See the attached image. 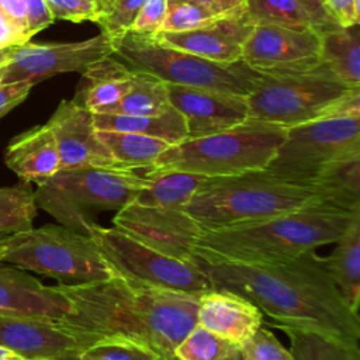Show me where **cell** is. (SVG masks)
<instances>
[{"instance_id": "cell-55", "label": "cell", "mask_w": 360, "mask_h": 360, "mask_svg": "<svg viewBox=\"0 0 360 360\" xmlns=\"http://www.w3.org/2000/svg\"><path fill=\"white\" fill-rule=\"evenodd\" d=\"M110 1H111V0H107V6H108V3H110Z\"/></svg>"}, {"instance_id": "cell-17", "label": "cell", "mask_w": 360, "mask_h": 360, "mask_svg": "<svg viewBox=\"0 0 360 360\" xmlns=\"http://www.w3.org/2000/svg\"><path fill=\"white\" fill-rule=\"evenodd\" d=\"M169 100L184 118L187 138L204 136L233 128L248 120V101L214 90L167 84Z\"/></svg>"}, {"instance_id": "cell-18", "label": "cell", "mask_w": 360, "mask_h": 360, "mask_svg": "<svg viewBox=\"0 0 360 360\" xmlns=\"http://www.w3.org/2000/svg\"><path fill=\"white\" fill-rule=\"evenodd\" d=\"M70 312V301L58 285H45L15 266H0V315L60 321Z\"/></svg>"}, {"instance_id": "cell-6", "label": "cell", "mask_w": 360, "mask_h": 360, "mask_svg": "<svg viewBox=\"0 0 360 360\" xmlns=\"http://www.w3.org/2000/svg\"><path fill=\"white\" fill-rule=\"evenodd\" d=\"M285 129L281 125L248 118L233 128L186 138L167 146L152 167L143 172L181 170L218 177L266 169L281 145Z\"/></svg>"}, {"instance_id": "cell-14", "label": "cell", "mask_w": 360, "mask_h": 360, "mask_svg": "<svg viewBox=\"0 0 360 360\" xmlns=\"http://www.w3.org/2000/svg\"><path fill=\"white\" fill-rule=\"evenodd\" d=\"M321 34L316 30H294L255 24L242 48V62L257 72L305 70L319 66Z\"/></svg>"}, {"instance_id": "cell-21", "label": "cell", "mask_w": 360, "mask_h": 360, "mask_svg": "<svg viewBox=\"0 0 360 360\" xmlns=\"http://www.w3.org/2000/svg\"><path fill=\"white\" fill-rule=\"evenodd\" d=\"M4 163L21 181L39 184L60 169L58 146L46 124L13 138L4 152Z\"/></svg>"}, {"instance_id": "cell-32", "label": "cell", "mask_w": 360, "mask_h": 360, "mask_svg": "<svg viewBox=\"0 0 360 360\" xmlns=\"http://www.w3.org/2000/svg\"><path fill=\"white\" fill-rule=\"evenodd\" d=\"M248 18L255 24L315 30L298 0H248Z\"/></svg>"}, {"instance_id": "cell-19", "label": "cell", "mask_w": 360, "mask_h": 360, "mask_svg": "<svg viewBox=\"0 0 360 360\" xmlns=\"http://www.w3.org/2000/svg\"><path fill=\"white\" fill-rule=\"evenodd\" d=\"M197 323L240 347L263 325V312L240 294L211 288L198 295Z\"/></svg>"}, {"instance_id": "cell-43", "label": "cell", "mask_w": 360, "mask_h": 360, "mask_svg": "<svg viewBox=\"0 0 360 360\" xmlns=\"http://www.w3.org/2000/svg\"><path fill=\"white\" fill-rule=\"evenodd\" d=\"M301 7L308 14L314 28L321 34L329 30L339 28L336 21L329 15L323 0H298Z\"/></svg>"}, {"instance_id": "cell-15", "label": "cell", "mask_w": 360, "mask_h": 360, "mask_svg": "<svg viewBox=\"0 0 360 360\" xmlns=\"http://www.w3.org/2000/svg\"><path fill=\"white\" fill-rule=\"evenodd\" d=\"M94 342L59 319L0 315V345L27 360H72Z\"/></svg>"}, {"instance_id": "cell-7", "label": "cell", "mask_w": 360, "mask_h": 360, "mask_svg": "<svg viewBox=\"0 0 360 360\" xmlns=\"http://www.w3.org/2000/svg\"><path fill=\"white\" fill-rule=\"evenodd\" d=\"M146 184L138 170L108 167L60 169L34 191L37 208L51 214L60 225L89 235L104 211H118Z\"/></svg>"}, {"instance_id": "cell-11", "label": "cell", "mask_w": 360, "mask_h": 360, "mask_svg": "<svg viewBox=\"0 0 360 360\" xmlns=\"http://www.w3.org/2000/svg\"><path fill=\"white\" fill-rule=\"evenodd\" d=\"M89 236L94 240L114 277L128 283L201 294L212 288L200 263L167 256L118 228L94 224Z\"/></svg>"}, {"instance_id": "cell-38", "label": "cell", "mask_w": 360, "mask_h": 360, "mask_svg": "<svg viewBox=\"0 0 360 360\" xmlns=\"http://www.w3.org/2000/svg\"><path fill=\"white\" fill-rule=\"evenodd\" d=\"M53 20H68L72 22L93 21L100 15V8L90 0H45Z\"/></svg>"}, {"instance_id": "cell-3", "label": "cell", "mask_w": 360, "mask_h": 360, "mask_svg": "<svg viewBox=\"0 0 360 360\" xmlns=\"http://www.w3.org/2000/svg\"><path fill=\"white\" fill-rule=\"evenodd\" d=\"M360 211L321 201L266 219L201 233L193 253L200 263L269 264L338 242Z\"/></svg>"}, {"instance_id": "cell-16", "label": "cell", "mask_w": 360, "mask_h": 360, "mask_svg": "<svg viewBox=\"0 0 360 360\" xmlns=\"http://www.w3.org/2000/svg\"><path fill=\"white\" fill-rule=\"evenodd\" d=\"M46 125L52 131L58 146L60 169H121L100 141L93 112L76 98L62 100Z\"/></svg>"}, {"instance_id": "cell-40", "label": "cell", "mask_w": 360, "mask_h": 360, "mask_svg": "<svg viewBox=\"0 0 360 360\" xmlns=\"http://www.w3.org/2000/svg\"><path fill=\"white\" fill-rule=\"evenodd\" d=\"M329 15L342 28L356 27L360 21L359 0H323Z\"/></svg>"}, {"instance_id": "cell-13", "label": "cell", "mask_w": 360, "mask_h": 360, "mask_svg": "<svg viewBox=\"0 0 360 360\" xmlns=\"http://www.w3.org/2000/svg\"><path fill=\"white\" fill-rule=\"evenodd\" d=\"M112 224L167 256L200 263L193 245L201 232L183 208L148 207L131 201L117 211Z\"/></svg>"}, {"instance_id": "cell-2", "label": "cell", "mask_w": 360, "mask_h": 360, "mask_svg": "<svg viewBox=\"0 0 360 360\" xmlns=\"http://www.w3.org/2000/svg\"><path fill=\"white\" fill-rule=\"evenodd\" d=\"M58 288L72 305L70 315L60 321L96 340L127 339L158 356H170L197 323L200 294L138 285L120 277Z\"/></svg>"}, {"instance_id": "cell-41", "label": "cell", "mask_w": 360, "mask_h": 360, "mask_svg": "<svg viewBox=\"0 0 360 360\" xmlns=\"http://www.w3.org/2000/svg\"><path fill=\"white\" fill-rule=\"evenodd\" d=\"M24 3L27 27L31 37L49 27L55 21L45 0H24Z\"/></svg>"}, {"instance_id": "cell-36", "label": "cell", "mask_w": 360, "mask_h": 360, "mask_svg": "<svg viewBox=\"0 0 360 360\" xmlns=\"http://www.w3.org/2000/svg\"><path fill=\"white\" fill-rule=\"evenodd\" d=\"M145 1L146 0H111L96 20L101 34L114 45L129 31Z\"/></svg>"}, {"instance_id": "cell-48", "label": "cell", "mask_w": 360, "mask_h": 360, "mask_svg": "<svg viewBox=\"0 0 360 360\" xmlns=\"http://www.w3.org/2000/svg\"><path fill=\"white\" fill-rule=\"evenodd\" d=\"M225 360H242V356H240V350H239V347H235V349L229 353V356H228Z\"/></svg>"}, {"instance_id": "cell-51", "label": "cell", "mask_w": 360, "mask_h": 360, "mask_svg": "<svg viewBox=\"0 0 360 360\" xmlns=\"http://www.w3.org/2000/svg\"><path fill=\"white\" fill-rule=\"evenodd\" d=\"M91 3H94L98 8H100V14L105 10V7H107V0H90Z\"/></svg>"}, {"instance_id": "cell-37", "label": "cell", "mask_w": 360, "mask_h": 360, "mask_svg": "<svg viewBox=\"0 0 360 360\" xmlns=\"http://www.w3.org/2000/svg\"><path fill=\"white\" fill-rule=\"evenodd\" d=\"M242 360H295L277 336L260 326L256 333L240 347Z\"/></svg>"}, {"instance_id": "cell-29", "label": "cell", "mask_w": 360, "mask_h": 360, "mask_svg": "<svg viewBox=\"0 0 360 360\" xmlns=\"http://www.w3.org/2000/svg\"><path fill=\"white\" fill-rule=\"evenodd\" d=\"M170 108L173 105L169 100L167 83L153 75L134 70L131 89L108 114L160 115Z\"/></svg>"}, {"instance_id": "cell-8", "label": "cell", "mask_w": 360, "mask_h": 360, "mask_svg": "<svg viewBox=\"0 0 360 360\" xmlns=\"http://www.w3.org/2000/svg\"><path fill=\"white\" fill-rule=\"evenodd\" d=\"M128 68L153 75L167 84L248 97L260 72L245 62L219 63L167 46L155 35L128 31L114 44V55Z\"/></svg>"}, {"instance_id": "cell-31", "label": "cell", "mask_w": 360, "mask_h": 360, "mask_svg": "<svg viewBox=\"0 0 360 360\" xmlns=\"http://www.w3.org/2000/svg\"><path fill=\"white\" fill-rule=\"evenodd\" d=\"M34 190L30 183L0 187V235H13L32 228L37 217Z\"/></svg>"}, {"instance_id": "cell-52", "label": "cell", "mask_w": 360, "mask_h": 360, "mask_svg": "<svg viewBox=\"0 0 360 360\" xmlns=\"http://www.w3.org/2000/svg\"><path fill=\"white\" fill-rule=\"evenodd\" d=\"M156 360H177V359L173 354H170V356L169 354H163V356H158Z\"/></svg>"}, {"instance_id": "cell-49", "label": "cell", "mask_w": 360, "mask_h": 360, "mask_svg": "<svg viewBox=\"0 0 360 360\" xmlns=\"http://www.w3.org/2000/svg\"><path fill=\"white\" fill-rule=\"evenodd\" d=\"M10 49H11V48H10ZM10 49H0V66L7 62L8 55H10Z\"/></svg>"}, {"instance_id": "cell-42", "label": "cell", "mask_w": 360, "mask_h": 360, "mask_svg": "<svg viewBox=\"0 0 360 360\" xmlns=\"http://www.w3.org/2000/svg\"><path fill=\"white\" fill-rule=\"evenodd\" d=\"M32 84L27 82L0 84V118L22 103L30 94Z\"/></svg>"}, {"instance_id": "cell-35", "label": "cell", "mask_w": 360, "mask_h": 360, "mask_svg": "<svg viewBox=\"0 0 360 360\" xmlns=\"http://www.w3.org/2000/svg\"><path fill=\"white\" fill-rule=\"evenodd\" d=\"M158 354L141 343L120 339L103 338L87 346L72 360H156Z\"/></svg>"}, {"instance_id": "cell-45", "label": "cell", "mask_w": 360, "mask_h": 360, "mask_svg": "<svg viewBox=\"0 0 360 360\" xmlns=\"http://www.w3.org/2000/svg\"><path fill=\"white\" fill-rule=\"evenodd\" d=\"M210 10L217 18L248 17V0H210Z\"/></svg>"}, {"instance_id": "cell-54", "label": "cell", "mask_w": 360, "mask_h": 360, "mask_svg": "<svg viewBox=\"0 0 360 360\" xmlns=\"http://www.w3.org/2000/svg\"><path fill=\"white\" fill-rule=\"evenodd\" d=\"M31 360H55V359H31Z\"/></svg>"}, {"instance_id": "cell-30", "label": "cell", "mask_w": 360, "mask_h": 360, "mask_svg": "<svg viewBox=\"0 0 360 360\" xmlns=\"http://www.w3.org/2000/svg\"><path fill=\"white\" fill-rule=\"evenodd\" d=\"M290 340L295 360H360V347L345 345L318 332L292 326H277Z\"/></svg>"}, {"instance_id": "cell-12", "label": "cell", "mask_w": 360, "mask_h": 360, "mask_svg": "<svg viewBox=\"0 0 360 360\" xmlns=\"http://www.w3.org/2000/svg\"><path fill=\"white\" fill-rule=\"evenodd\" d=\"M111 55L114 45L103 34L77 42H25L10 49L7 62L1 65L0 84L27 82L34 86L58 73H83L94 62Z\"/></svg>"}, {"instance_id": "cell-10", "label": "cell", "mask_w": 360, "mask_h": 360, "mask_svg": "<svg viewBox=\"0 0 360 360\" xmlns=\"http://www.w3.org/2000/svg\"><path fill=\"white\" fill-rule=\"evenodd\" d=\"M356 156H360V117H328L288 127L266 170L311 187L325 170Z\"/></svg>"}, {"instance_id": "cell-22", "label": "cell", "mask_w": 360, "mask_h": 360, "mask_svg": "<svg viewBox=\"0 0 360 360\" xmlns=\"http://www.w3.org/2000/svg\"><path fill=\"white\" fill-rule=\"evenodd\" d=\"M89 80L80 101L93 114H108L128 93L134 80V70L121 60L105 56L83 72Z\"/></svg>"}, {"instance_id": "cell-23", "label": "cell", "mask_w": 360, "mask_h": 360, "mask_svg": "<svg viewBox=\"0 0 360 360\" xmlns=\"http://www.w3.org/2000/svg\"><path fill=\"white\" fill-rule=\"evenodd\" d=\"M93 121L97 131L142 134L163 139L170 145L187 138L186 121L176 108H170L160 115L93 114Z\"/></svg>"}, {"instance_id": "cell-56", "label": "cell", "mask_w": 360, "mask_h": 360, "mask_svg": "<svg viewBox=\"0 0 360 360\" xmlns=\"http://www.w3.org/2000/svg\"><path fill=\"white\" fill-rule=\"evenodd\" d=\"M0 76H1V66H0Z\"/></svg>"}, {"instance_id": "cell-53", "label": "cell", "mask_w": 360, "mask_h": 360, "mask_svg": "<svg viewBox=\"0 0 360 360\" xmlns=\"http://www.w3.org/2000/svg\"><path fill=\"white\" fill-rule=\"evenodd\" d=\"M195 1H198V3L205 4V6H208V7H210V0H195Z\"/></svg>"}, {"instance_id": "cell-27", "label": "cell", "mask_w": 360, "mask_h": 360, "mask_svg": "<svg viewBox=\"0 0 360 360\" xmlns=\"http://www.w3.org/2000/svg\"><path fill=\"white\" fill-rule=\"evenodd\" d=\"M97 135L118 166L128 170L150 169L160 153L170 146L163 139L142 134L97 131Z\"/></svg>"}, {"instance_id": "cell-25", "label": "cell", "mask_w": 360, "mask_h": 360, "mask_svg": "<svg viewBox=\"0 0 360 360\" xmlns=\"http://www.w3.org/2000/svg\"><path fill=\"white\" fill-rule=\"evenodd\" d=\"M142 174L146 177V184L132 201L160 208H183L207 179L181 170H149Z\"/></svg>"}, {"instance_id": "cell-28", "label": "cell", "mask_w": 360, "mask_h": 360, "mask_svg": "<svg viewBox=\"0 0 360 360\" xmlns=\"http://www.w3.org/2000/svg\"><path fill=\"white\" fill-rule=\"evenodd\" d=\"M321 60L343 83L360 87V42L350 28H335L321 32Z\"/></svg>"}, {"instance_id": "cell-44", "label": "cell", "mask_w": 360, "mask_h": 360, "mask_svg": "<svg viewBox=\"0 0 360 360\" xmlns=\"http://www.w3.org/2000/svg\"><path fill=\"white\" fill-rule=\"evenodd\" d=\"M30 38L21 27L0 10V49H10L28 42Z\"/></svg>"}, {"instance_id": "cell-47", "label": "cell", "mask_w": 360, "mask_h": 360, "mask_svg": "<svg viewBox=\"0 0 360 360\" xmlns=\"http://www.w3.org/2000/svg\"><path fill=\"white\" fill-rule=\"evenodd\" d=\"M0 360H27V359L22 357L21 354L15 353L14 350L0 345Z\"/></svg>"}, {"instance_id": "cell-1", "label": "cell", "mask_w": 360, "mask_h": 360, "mask_svg": "<svg viewBox=\"0 0 360 360\" xmlns=\"http://www.w3.org/2000/svg\"><path fill=\"white\" fill-rule=\"evenodd\" d=\"M212 288L243 295L271 321L360 347V316L339 292L325 256L307 250L269 264L200 263Z\"/></svg>"}, {"instance_id": "cell-39", "label": "cell", "mask_w": 360, "mask_h": 360, "mask_svg": "<svg viewBox=\"0 0 360 360\" xmlns=\"http://www.w3.org/2000/svg\"><path fill=\"white\" fill-rule=\"evenodd\" d=\"M166 14V0H146L135 17L129 31L136 34L156 35Z\"/></svg>"}, {"instance_id": "cell-33", "label": "cell", "mask_w": 360, "mask_h": 360, "mask_svg": "<svg viewBox=\"0 0 360 360\" xmlns=\"http://www.w3.org/2000/svg\"><path fill=\"white\" fill-rule=\"evenodd\" d=\"M235 347L225 339L195 323L174 347L173 356L177 360H225Z\"/></svg>"}, {"instance_id": "cell-26", "label": "cell", "mask_w": 360, "mask_h": 360, "mask_svg": "<svg viewBox=\"0 0 360 360\" xmlns=\"http://www.w3.org/2000/svg\"><path fill=\"white\" fill-rule=\"evenodd\" d=\"M321 202L343 211H360V156L325 170L311 186Z\"/></svg>"}, {"instance_id": "cell-46", "label": "cell", "mask_w": 360, "mask_h": 360, "mask_svg": "<svg viewBox=\"0 0 360 360\" xmlns=\"http://www.w3.org/2000/svg\"><path fill=\"white\" fill-rule=\"evenodd\" d=\"M0 10H3L8 17H11L21 30L31 38L27 27V17H25V3L24 0H0Z\"/></svg>"}, {"instance_id": "cell-20", "label": "cell", "mask_w": 360, "mask_h": 360, "mask_svg": "<svg viewBox=\"0 0 360 360\" xmlns=\"http://www.w3.org/2000/svg\"><path fill=\"white\" fill-rule=\"evenodd\" d=\"M253 24L248 17L218 18L184 32H158L155 38L172 48L219 63L242 60V48Z\"/></svg>"}, {"instance_id": "cell-4", "label": "cell", "mask_w": 360, "mask_h": 360, "mask_svg": "<svg viewBox=\"0 0 360 360\" xmlns=\"http://www.w3.org/2000/svg\"><path fill=\"white\" fill-rule=\"evenodd\" d=\"M321 201L312 187L284 181L266 169L207 177L183 211L200 232L249 224Z\"/></svg>"}, {"instance_id": "cell-50", "label": "cell", "mask_w": 360, "mask_h": 360, "mask_svg": "<svg viewBox=\"0 0 360 360\" xmlns=\"http://www.w3.org/2000/svg\"><path fill=\"white\" fill-rule=\"evenodd\" d=\"M7 238H8V235H0V263H1V256H3V252H4V248H6Z\"/></svg>"}, {"instance_id": "cell-34", "label": "cell", "mask_w": 360, "mask_h": 360, "mask_svg": "<svg viewBox=\"0 0 360 360\" xmlns=\"http://www.w3.org/2000/svg\"><path fill=\"white\" fill-rule=\"evenodd\" d=\"M218 20L208 6L195 0H166V14L159 32L191 31Z\"/></svg>"}, {"instance_id": "cell-24", "label": "cell", "mask_w": 360, "mask_h": 360, "mask_svg": "<svg viewBox=\"0 0 360 360\" xmlns=\"http://www.w3.org/2000/svg\"><path fill=\"white\" fill-rule=\"evenodd\" d=\"M326 257L330 276L350 308L360 305V215H357Z\"/></svg>"}, {"instance_id": "cell-9", "label": "cell", "mask_w": 360, "mask_h": 360, "mask_svg": "<svg viewBox=\"0 0 360 360\" xmlns=\"http://www.w3.org/2000/svg\"><path fill=\"white\" fill-rule=\"evenodd\" d=\"M1 263L79 285L114 277L94 240L63 225L46 224L8 235Z\"/></svg>"}, {"instance_id": "cell-5", "label": "cell", "mask_w": 360, "mask_h": 360, "mask_svg": "<svg viewBox=\"0 0 360 360\" xmlns=\"http://www.w3.org/2000/svg\"><path fill=\"white\" fill-rule=\"evenodd\" d=\"M248 118L284 128L328 117H360V87L343 83L326 65L260 72L246 97Z\"/></svg>"}]
</instances>
